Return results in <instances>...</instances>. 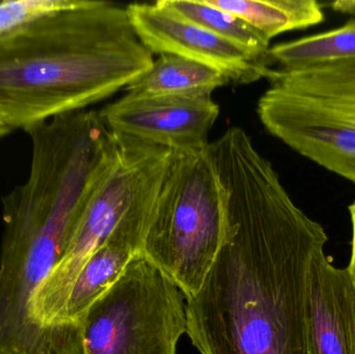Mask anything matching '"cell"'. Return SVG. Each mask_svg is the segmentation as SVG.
<instances>
[{"label": "cell", "mask_w": 355, "mask_h": 354, "mask_svg": "<svg viewBox=\"0 0 355 354\" xmlns=\"http://www.w3.org/2000/svg\"><path fill=\"white\" fill-rule=\"evenodd\" d=\"M209 151L225 191V229L210 272L186 299V334L200 354H317L310 265L327 232L243 129L230 128Z\"/></svg>", "instance_id": "cell-1"}, {"label": "cell", "mask_w": 355, "mask_h": 354, "mask_svg": "<svg viewBox=\"0 0 355 354\" xmlns=\"http://www.w3.org/2000/svg\"><path fill=\"white\" fill-rule=\"evenodd\" d=\"M126 8L80 0L0 35V139L116 94L153 64Z\"/></svg>", "instance_id": "cell-2"}, {"label": "cell", "mask_w": 355, "mask_h": 354, "mask_svg": "<svg viewBox=\"0 0 355 354\" xmlns=\"http://www.w3.org/2000/svg\"><path fill=\"white\" fill-rule=\"evenodd\" d=\"M223 229L225 191L209 145L173 152L139 255L159 268L187 299L210 272Z\"/></svg>", "instance_id": "cell-3"}, {"label": "cell", "mask_w": 355, "mask_h": 354, "mask_svg": "<svg viewBox=\"0 0 355 354\" xmlns=\"http://www.w3.org/2000/svg\"><path fill=\"white\" fill-rule=\"evenodd\" d=\"M258 102L273 136L355 185V62L273 70Z\"/></svg>", "instance_id": "cell-4"}, {"label": "cell", "mask_w": 355, "mask_h": 354, "mask_svg": "<svg viewBox=\"0 0 355 354\" xmlns=\"http://www.w3.org/2000/svg\"><path fill=\"white\" fill-rule=\"evenodd\" d=\"M116 134L112 162L96 185L64 256L33 299V318L46 334L60 328L69 295L85 262L135 206L159 193L170 166L171 150Z\"/></svg>", "instance_id": "cell-5"}, {"label": "cell", "mask_w": 355, "mask_h": 354, "mask_svg": "<svg viewBox=\"0 0 355 354\" xmlns=\"http://www.w3.org/2000/svg\"><path fill=\"white\" fill-rule=\"evenodd\" d=\"M184 301L174 282L137 255L85 314V354H178L187 332Z\"/></svg>", "instance_id": "cell-6"}, {"label": "cell", "mask_w": 355, "mask_h": 354, "mask_svg": "<svg viewBox=\"0 0 355 354\" xmlns=\"http://www.w3.org/2000/svg\"><path fill=\"white\" fill-rule=\"evenodd\" d=\"M219 106L212 96H137L127 94L100 110L112 132L173 152L209 145Z\"/></svg>", "instance_id": "cell-7"}, {"label": "cell", "mask_w": 355, "mask_h": 354, "mask_svg": "<svg viewBox=\"0 0 355 354\" xmlns=\"http://www.w3.org/2000/svg\"><path fill=\"white\" fill-rule=\"evenodd\" d=\"M126 8L137 37L152 54L176 55L207 64L236 85L254 83L272 75L270 62L180 18L158 1L131 3Z\"/></svg>", "instance_id": "cell-8"}, {"label": "cell", "mask_w": 355, "mask_h": 354, "mask_svg": "<svg viewBox=\"0 0 355 354\" xmlns=\"http://www.w3.org/2000/svg\"><path fill=\"white\" fill-rule=\"evenodd\" d=\"M151 216V208L135 206L81 268L60 317V332L69 342L85 348V314L139 255Z\"/></svg>", "instance_id": "cell-9"}, {"label": "cell", "mask_w": 355, "mask_h": 354, "mask_svg": "<svg viewBox=\"0 0 355 354\" xmlns=\"http://www.w3.org/2000/svg\"><path fill=\"white\" fill-rule=\"evenodd\" d=\"M310 310L317 354H355V284L324 249L311 261Z\"/></svg>", "instance_id": "cell-10"}, {"label": "cell", "mask_w": 355, "mask_h": 354, "mask_svg": "<svg viewBox=\"0 0 355 354\" xmlns=\"http://www.w3.org/2000/svg\"><path fill=\"white\" fill-rule=\"evenodd\" d=\"M230 80L212 67L176 55H160L145 74L126 87L137 96H212Z\"/></svg>", "instance_id": "cell-11"}, {"label": "cell", "mask_w": 355, "mask_h": 354, "mask_svg": "<svg viewBox=\"0 0 355 354\" xmlns=\"http://www.w3.org/2000/svg\"><path fill=\"white\" fill-rule=\"evenodd\" d=\"M254 27L265 39L287 31L309 28L324 21L322 4L316 0H208Z\"/></svg>", "instance_id": "cell-12"}, {"label": "cell", "mask_w": 355, "mask_h": 354, "mask_svg": "<svg viewBox=\"0 0 355 354\" xmlns=\"http://www.w3.org/2000/svg\"><path fill=\"white\" fill-rule=\"evenodd\" d=\"M269 57L285 71L355 62V19L333 30L277 44L269 49Z\"/></svg>", "instance_id": "cell-13"}, {"label": "cell", "mask_w": 355, "mask_h": 354, "mask_svg": "<svg viewBox=\"0 0 355 354\" xmlns=\"http://www.w3.org/2000/svg\"><path fill=\"white\" fill-rule=\"evenodd\" d=\"M158 2L180 18L231 42L254 57L272 64L269 57L270 41L236 15L212 6L208 0H159Z\"/></svg>", "instance_id": "cell-14"}, {"label": "cell", "mask_w": 355, "mask_h": 354, "mask_svg": "<svg viewBox=\"0 0 355 354\" xmlns=\"http://www.w3.org/2000/svg\"><path fill=\"white\" fill-rule=\"evenodd\" d=\"M80 0H3L0 1V35L21 23L77 6Z\"/></svg>", "instance_id": "cell-15"}, {"label": "cell", "mask_w": 355, "mask_h": 354, "mask_svg": "<svg viewBox=\"0 0 355 354\" xmlns=\"http://www.w3.org/2000/svg\"><path fill=\"white\" fill-rule=\"evenodd\" d=\"M350 218L352 224V259H350L348 270L352 274V280L355 284V202L349 206Z\"/></svg>", "instance_id": "cell-16"}, {"label": "cell", "mask_w": 355, "mask_h": 354, "mask_svg": "<svg viewBox=\"0 0 355 354\" xmlns=\"http://www.w3.org/2000/svg\"><path fill=\"white\" fill-rule=\"evenodd\" d=\"M329 6L336 12L355 15V0H338Z\"/></svg>", "instance_id": "cell-17"}]
</instances>
